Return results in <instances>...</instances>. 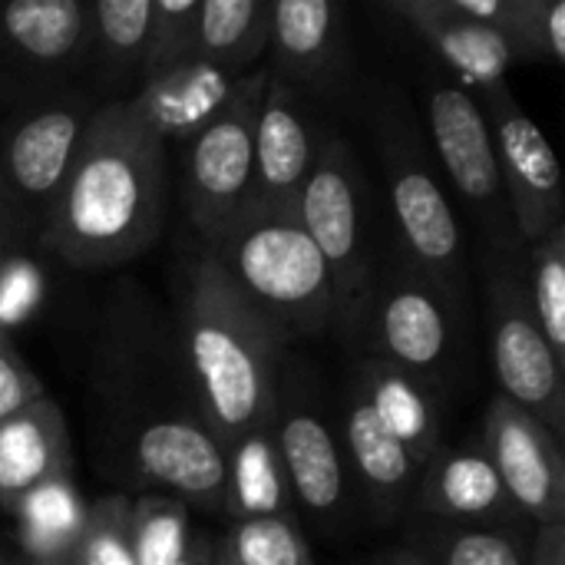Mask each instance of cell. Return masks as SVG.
I'll return each mask as SVG.
<instances>
[{
    "mask_svg": "<svg viewBox=\"0 0 565 565\" xmlns=\"http://www.w3.org/2000/svg\"><path fill=\"white\" fill-rule=\"evenodd\" d=\"M321 132L311 99L268 73L255 116V175L248 209L295 215Z\"/></svg>",
    "mask_w": 565,
    "mask_h": 565,
    "instance_id": "cell-15",
    "label": "cell"
},
{
    "mask_svg": "<svg viewBox=\"0 0 565 565\" xmlns=\"http://www.w3.org/2000/svg\"><path fill=\"white\" fill-rule=\"evenodd\" d=\"M384 10L420 36V43L447 66L450 79L473 96L503 86L510 66L520 63L503 30L460 20L444 0H384Z\"/></svg>",
    "mask_w": 565,
    "mask_h": 565,
    "instance_id": "cell-19",
    "label": "cell"
},
{
    "mask_svg": "<svg viewBox=\"0 0 565 565\" xmlns=\"http://www.w3.org/2000/svg\"><path fill=\"white\" fill-rule=\"evenodd\" d=\"M295 218L328 262L341 301V324H348L354 305L374 285L377 268L367 238L364 179L358 156L341 132H321L311 172L298 192Z\"/></svg>",
    "mask_w": 565,
    "mask_h": 565,
    "instance_id": "cell-9",
    "label": "cell"
},
{
    "mask_svg": "<svg viewBox=\"0 0 565 565\" xmlns=\"http://www.w3.org/2000/svg\"><path fill=\"white\" fill-rule=\"evenodd\" d=\"M166 199V142L129 103H103L36 242L70 268H116L156 245Z\"/></svg>",
    "mask_w": 565,
    "mask_h": 565,
    "instance_id": "cell-1",
    "label": "cell"
},
{
    "mask_svg": "<svg viewBox=\"0 0 565 565\" xmlns=\"http://www.w3.org/2000/svg\"><path fill=\"white\" fill-rule=\"evenodd\" d=\"M497 146V162L503 175V192L516 225L520 245H533L563 225V175L556 152L543 129L526 116L510 83L493 86L477 96Z\"/></svg>",
    "mask_w": 565,
    "mask_h": 565,
    "instance_id": "cell-12",
    "label": "cell"
},
{
    "mask_svg": "<svg viewBox=\"0 0 565 565\" xmlns=\"http://www.w3.org/2000/svg\"><path fill=\"white\" fill-rule=\"evenodd\" d=\"M507 40L523 63H563L565 3L563 0H510L503 23Z\"/></svg>",
    "mask_w": 565,
    "mask_h": 565,
    "instance_id": "cell-33",
    "label": "cell"
},
{
    "mask_svg": "<svg viewBox=\"0 0 565 565\" xmlns=\"http://www.w3.org/2000/svg\"><path fill=\"white\" fill-rule=\"evenodd\" d=\"M209 565H232V563H228V559L222 556V550L215 546V553H212V563H209Z\"/></svg>",
    "mask_w": 565,
    "mask_h": 565,
    "instance_id": "cell-39",
    "label": "cell"
},
{
    "mask_svg": "<svg viewBox=\"0 0 565 565\" xmlns=\"http://www.w3.org/2000/svg\"><path fill=\"white\" fill-rule=\"evenodd\" d=\"M232 523L262 516H295V500L281 467L275 417L225 444V500Z\"/></svg>",
    "mask_w": 565,
    "mask_h": 565,
    "instance_id": "cell-25",
    "label": "cell"
},
{
    "mask_svg": "<svg viewBox=\"0 0 565 565\" xmlns=\"http://www.w3.org/2000/svg\"><path fill=\"white\" fill-rule=\"evenodd\" d=\"M89 503L76 490L73 470L30 490L10 513L26 565H73Z\"/></svg>",
    "mask_w": 565,
    "mask_h": 565,
    "instance_id": "cell-26",
    "label": "cell"
},
{
    "mask_svg": "<svg viewBox=\"0 0 565 565\" xmlns=\"http://www.w3.org/2000/svg\"><path fill=\"white\" fill-rule=\"evenodd\" d=\"M129 540L136 565H179L192 543L189 507L169 493L129 500Z\"/></svg>",
    "mask_w": 565,
    "mask_h": 565,
    "instance_id": "cell-30",
    "label": "cell"
},
{
    "mask_svg": "<svg viewBox=\"0 0 565 565\" xmlns=\"http://www.w3.org/2000/svg\"><path fill=\"white\" fill-rule=\"evenodd\" d=\"M212 553H215L212 540L192 536V543H189V550H185V556L179 559V565H209L212 563Z\"/></svg>",
    "mask_w": 565,
    "mask_h": 565,
    "instance_id": "cell-37",
    "label": "cell"
},
{
    "mask_svg": "<svg viewBox=\"0 0 565 565\" xmlns=\"http://www.w3.org/2000/svg\"><path fill=\"white\" fill-rule=\"evenodd\" d=\"M354 394L374 411L384 430L411 454L417 467H424L427 457L444 447L447 397L434 384L401 367L361 358L354 367Z\"/></svg>",
    "mask_w": 565,
    "mask_h": 565,
    "instance_id": "cell-21",
    "label": "cell"
},
{
    "mask_svg": "<svg viewBox=\"0 0 565 565\" xmlns=\"http://www.w3.org/2000/svg\"><path fill=\"white\" fill-rule=\"evenodd\" d=\"M483 450L520 516L536 526H565L563 440L543 420L497 394L483 420Z\"/></svg>",
    "mask_w": 565,
    "mask_h": 565,
    "instance_id": "cell-14",
    "label": "cell"
},
{
    "mask_svg": "<svg viewBox=\"0 0 565 565\" xmlns=\"http://www.w3.org/2000/svg\"><path fill=\"white\" fill-rule=\"evenodd\" d=\"M73 565H136L126 497H99L89 503Z\"/></svg>",
    "mask_w": 565,
    "mask_h": 565,
    "instance_id": "cell-34",
    "label": "cell"
},
{
    "mask_svg": "<svg viewBox=\"0 0 565 565\" xmlns=\"http://www.w3.org/2000/svg\"><path fill=\"white\" fill-rule=\"evenodd\" d=\"M414 493L417 510L437 523L516 526L520 520L483 444H444L440 450H434L417 470Z\"/></svg>",
    "mask_w": 565,
    "mask_h": 565,
    "instance_id": "cell-18",
    "label": "cell"
},
{
    "mask_svg": "<svg viewBox=\"0 0 565 565\" xmlns=\"http://www.w3.org/2000/svg\"><path fill=\"white\" fill-rule=\"evenodd\" d=\"M490 361L500 384V397L530 411L559 440L565 434V361L546 344L523 291V265L516 255L490 252L483 271Z\"/></svg>",
    "mask_w": 565,
    "mask_h": 565,
    "instance_id": "cell-10",
    "label": "cell"
},
{
    "mask_svg": "<svg viewBox=\"0 0 565 565\" xmlns=\"http://www.w3.org/2000/svg\"><path fill=\"white\" fill-rule=\"evenodd\" d=\"M99 106L83 86H70L50 99L10 109L0 129V252L23 235L40 238Z\"/></svg>",
    "mask_w": 565,
    "mask_h": 565,
    "instance_id": "cell-5",
    "label": "cell"
},
{
    "mask_svg": "<svg viewBox=\"0 0 565 565\" xmlns=\"http://www.w3.org/2000/svg\"><path fill=\"white\" fill-rule=\"evenodd\" d=\"M530 565H565V526H540L530 546Z\"/></svg>",
    "mask_w": 565,
    "mask_h": 565,
    "instance_id": "cell-36",
    "label": "cell"
},
{
    "mask_svg": "<svg viewBox=\"0 0 565 565\" xmlns=\"http://www.w3.org/2000/svg\"><path fill=\"white\" fill-rule=\"evenodd\" d=\"M218 550L232 565H315L308 536L295 516L232 523Z\"/></svg>",
    "mask_w": 565,
    "mask_h": 565,
    "instance_id": "cell-31",
    "label": "cell"
},
{
    "mask_svg": "<svg viewBox=\"0 0 565 565\" xmlns=\"http://www.w3.org/2000/svg\"><path fill=\"white\" fill-rule=\"evenodd\" d=\"M414 556L427 565H530V550L516 526H424Z\"/></svg>",
    "mask_w": 565,
    "mask_h": 565,
    "instance_id": "cell-28",
    "label": "cell"
},
{
    "mask_svg": "<svg viewBox=\"0 0 565 565\" xmlns=\"http://www.w3.org/2000/svg\"><path fill=\"white\" fill-rule=\"evenodd\" d=\"M424 122L450 189L473 215L487 252L520 255L516 225L503 192L493 132L480 99L450 76L424 79Z\"/></svg>",
    "mask_w": 565,
    "mask_h": 565,
    "instance_id": "cell-7",
    "label": "cell"
},
{
    "mask_svg": "<svg viewBox=\"0 0 565 565\" xmlns=\"http://www.w3.org/2000/svg\"><path fill=\"white\" fill-rule=\"evenodd\" d=\"M70 470V430L53 397L43 394L0 420V513L10 516L30 490Z\"/></svg>",
    "mask_w": 565,
    "mask_h": 565,
    "instance_id": "cell-23",
    "label": "cell"
},
{
    "mask_svg": "<svg viewBox=\"0 0 565 565\" xmlns=\"http://www.w3.org/2000/svg\"><path fill=\"white\" fill-rule=\"evenodd\" d=\"M195 23L199 0H152L139 86L166 76L169 70L195 56Z\"/></svg>",
    "mask_w": 565,
    "mask_h": 565,
    "instance_id": "cell-32",
    "label": "cell"
},
{
    "mask_svg": "<svg viewBox=\"0 0 565 565\" xmlns=\"http://www.w3.org/2000/svg\"><path fill=\"white\" fill-rule=\"evenodd\" d=\"M149 10H152V0L89 3L79 79H86L83 89L96 103H126L139 89Z\"/></svg>",
    "mask_w": 565,
    "mask_h": 565,
    "instance_id": "cell-22",
    "label": "cell"
},
{
    "mask_svg": "<svg viewBox=\"0 0 565 565\" xmlns=\"http://www.w3.org/2000/svg\"><path fill=\"white\" fill-rule=\"evenodd\" d=\"M374 139L384 166L387 202L404 248V268L427 278L467 308V242L434 156L401 99L377 103Z\"/></svg>",
    "mask_w": 565,
    "mask_h": 565,
    "instance_id": "cell-4",
    "label": "cell"
},
{
    "mask_svg": "<svg viewBox=\"0 0 565 565\" xmlns=\"http://www.w3.org/2000/svg\"><path fill=\"white\" fill-rule=\"evenodd\" d=\"M275 0H199L195 56L215 60L238 73L262 66L268 53Z\"/></svg>",
    "mask_w": 565,
    "mask_h": 565,
    "instance_id": "cell-27",
    "label": "cell"
},
{
    "mask_svg": "<svg viewBox=\"0 0 565 565\" xmlns=\"http://www.w3.org/2000/svg\"><path fill=\"white\" fill-rule=\"evenodd\" d=\"M460 318V305L401 265L387 278H374L348 324L358 331L364 358L401 367L447 394L457 374Z\"/></svg>",
    "mask_w": 565,
    "mask_h": 565,
    "instance_id": "cell-6",
    "label": "cell"
},
{
    "mask_svg": "<svg viewBox=\"0 0 565 565\" xmlns=\"http://www.w3.org/2000/svg\"><path fill=\"white\" fill-rule=\"evenodd\" d=\"M40 377L30 371V364L20 358V351L10 341V331L0 324V420L23 411L36 397H43Z\"/></svg>",
    "mask_w": 565,
    "mask_h": 565,
    "instance_id": "cell-35",
    "label": "cell"
},
{
    "mask_svg": "<svg viewBox=\"0 0 565 565\" xmlns=\"http://www.w3.org/2000/svg\"><path fill=\"white\" fill-rule=\"evenodd\" d=\"M202 248L288 344L341 324L328 262L291 212L245 209L222 238Z\"/></svg>",
    "mask_w": 565,
    "mask_h": 565,
    "instance_id": "cell-3",
    "label": "cell"
},
{
    "mask_svg": "<svg viewBox=\"0 0 565 565\" xmlns=\"http://www.w3.org/2000/svg\"><path fill=\"white\" fill-rule=\"evenodd\" d=\"M341 454L348 457L351 470L358 473L374 513L391 520L404 510L407 493L417 483V463L411 454L384 430L374 411L351 391L341 414Z\"/></svg>",
    "mask_w": 565,
    "mask_h": 565,
    "instance_id": "cell-24",
    "label": "cell"
},
{
    "mask_svg": "<svg viewBox=\"0 0 565 565\" xmlns=\"http://www.w3.org/2000/svg\"><path fill=\"white\" fill-rule=\"evenodd\" d=\"M182 344L199 417L222 444L275 417L288 341L238 295L205 248L189 268Z\"/></svg>",
    "mask_w": 565,
    "mask_h": 565,
    "instance_id": "cell-2",
    "label": "cell"
},
{
    "mask_svg": "<svg viewBox=\"0 0 565 565\" xmlns=\"http://www.w3.org/2000/svg\"><path fill=\"white\" fill-rule=\"evenodd\" d=\"M0 565H7V563H3V559H0Z\"/></svg>",
    "mask_w": 565,
    "mask_h": 565,
    "instance_id": "cell-40",
    "label": "cell"
},
{
    "mask_svg": "<svg viewBox=\"0 0 565 565\" xmlns=\"http://www.w3.org/2000/svg\"><path fill=\"white\" fill-rule=\"evenodd\" d=\"M523 291L526 305L546 338V344L565 361V222L540 242L526 245Z\"/></svg>",
    "mask_w": 565,
    "mask_h": 565,
    "instance_id": "cell-29",
    "label": "cell"
},
{
    "mask_svg": "<svg viewBox=\"0 0 565 565\" xmlns=\"http://www.w3.org/2000/svg\"><path fill=\"white\" fill-rule=\"evenodd\" d=\"M248 73L222 66L205 56H192L189 63L169 70L166 76L142 83L126 103L129 109L169 146L189 142L238 89Z\"/></svg>",
    "mask_w": 565,
    "mask_h": 565,
    "instance_id": "cell-20",
    "label": "cell"
},
{
    "mask_svg": "<svg viewBox=\"0 0 565 565\" xmlns=\"http://www.w3.org/2000/svg\"><path fill=\"white\" fill-rule=\"evenodd\" d=\"M89 3L17 0L0 7V103L10 109L79 86Z\"/></svg>",
    "mask_w": 565,
    "mask_h": 565,
    "instance_id": "cell-11",
    "label": "cell"
},
{
    "mask_svg": "<svg viewBox=\"0 0 565 565\" xmlns=\"http://www.w3.org/2000/svg\"><path fill=\"white\" fill-rule=\"evenodd\" d=\"M132 463L139 480L169 490L185 507L222 510L225 500V444L192 414L146 420L132 437Z\"/></svg>",
    "mask_w": 565,
    "mask_h": 565,
    "instance_id": "cell-17",
    "label": "cell"
},
{
    "mask_svg": "<svg viewBox=\"0 0 565 565\" xmlns=\"http://www.w3.org/2000/svg\"><path fill=\"white\" fill-rule=\"evenodd\" d=\"M275 440L291 500L315 520H334L344 510L348 490L341 440L311 397L298 391L285 371L275 404Z\"/></svg>",
    "mask_w": 565,
    "mask_h": 565,
    "instance_id": "cell-16",
    "label": "cell"
},
{
    "mask_svg": "<svg viewBox=\"0 0 565 565\" xmlns=\"http://www.w3.org/2000/svg\"><path fill=\"white\" fill-rule=\"evenodd\" d=\"M377 565H427L420 556H414L411 550H401V553H391L384 563H377Z\"/></svg>",
    "mask_w": 565,
    "mask_h": 565,
    "instance_id": "cell-38",
    "label": "cell"
},
{
    "mask_svg": "<svg viewBox=\"0 0 565 565\" xmlns=\"http://www.w3.org/2000/svg\"><path fill=\"white\" fill-rule=\"evenodd\" d=\"M268 73L311 103H331L351 86L354 50L344 7L334 0H275Z\"/></svg>",
    "mask_w": 565,
    "mask_h": 565,
    "instance_id": "cell-13",
    "label": "cell"
},
{
    "mask_svg": "<svg viewBox=\"0 0 565 565\" xmlns=\"http://www.w3.org/2000/svg\"><path fill=\"white\" fill-rule=\"evenodd\" d=\"M268 83V66H255L228 103L185 142L182 202L202 245L222 238L252 202L255 116Z\"/></svg>",
    "mask_w": 565,
    "mask_h": 565,
    "instance_id": "cell-8",
    "label": "cell"
}]
</instances>
